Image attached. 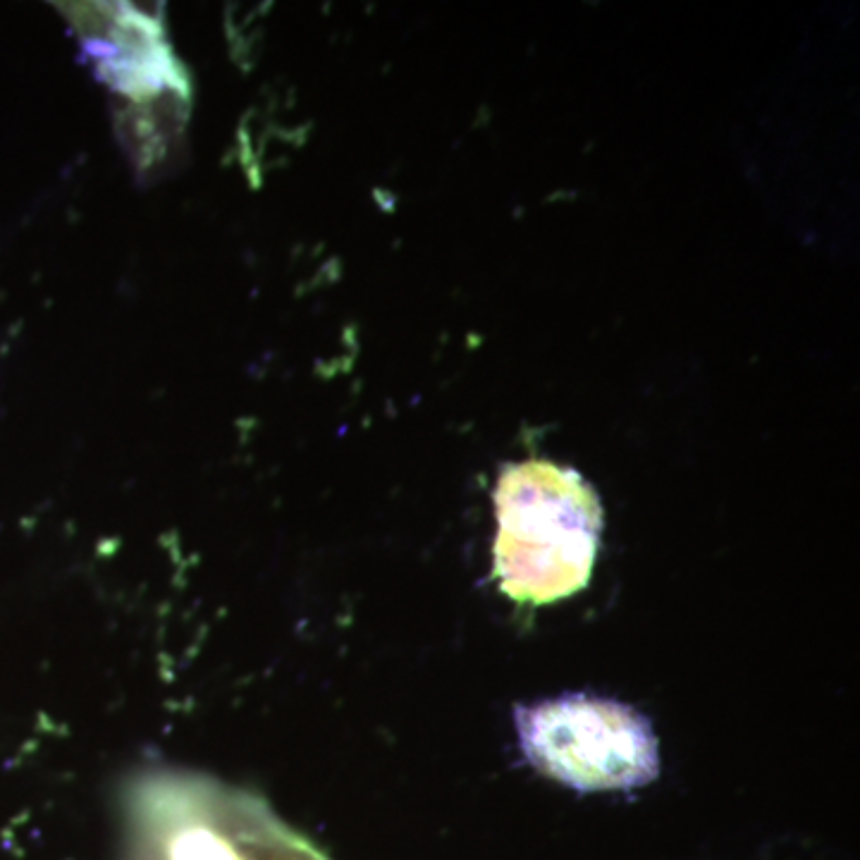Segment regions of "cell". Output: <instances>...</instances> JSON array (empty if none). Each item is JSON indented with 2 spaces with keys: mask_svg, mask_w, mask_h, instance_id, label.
<instances>
[{
  "mask_svg": "<svg viewBox=\"0 0 860 860\" xmlns=\"http://www.w3.org/2000/svg\"><path fill=\"white\" fill-rule=\"evenodd\" d=\"M495 576L521 605H552L591 581L602 505L576 469L548 459L507 464L495 485Z\"/></svg>",
  "mask_w": 860,
  "mask_h": 860,
  "instance_id": "1",
  "label": "cell"
},
{
  "mask_svg": "<svg viewBox=\"0 0 860 860\" xmlns=\"http://www.w3.org/2000/svg\"><path fill=\"white\" fill-rule=\"evenodd\" d=\"M514 717L528 763L581 794L631 791L660 772L653 727L619 700L567 693L521 705Z\"/></svg>",
  "mask_w": 860,
  "mask_h": 860,
  "instance_id": "3",
  "label": "cell"
},
{
  "mask_svg": "<svg viewBox=\"0 0 860 860\" xmlns=\"http://www.w3.org/2000/svg\"><path fill=\"white\" fill-rule=\"evenodd\" d=\"M122 827V860H333L263 798L182 770L129 786Z\"/></svg>",
  "mask_w": 860,
  "mask_h": 860,
  "instance_id": "2",
  "label": "cell"
}]
</instances>
